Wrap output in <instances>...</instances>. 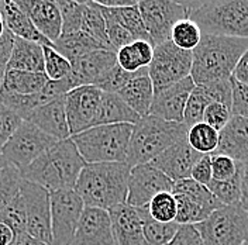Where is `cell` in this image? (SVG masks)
Instances as JSON below:
<instances>
[{"mask_svg": "<svg viewBox=\"0 0 248 245\" xmlns=\"http://www.w3.org/2000/svg\"><path fill=\"white\" fill-rule=\"evenodd\" d=\"M85 165L86 162L69 137L57 141L20 175L24 181L38 184L48 192L75 189L78 176Z\"/></svg>", "mask_w": 248, "mask_h": 245, "instance_id": "1", "label": "cell"}, {"mask_svg": "<svg viewBox=\"0 0 248 245\" xmlns=\"http://www.w3.org/2000/svg\"><path fill=\"white\" fill-rule=\"evenodd\" d=\"M248 49L247 38L202 34L199 46L192 51L190 77L195 85L230 79L240 57Z\"/></svg>", "mask_w": 248, "mask_h": 245, "instance_id": "2", "label": "cell"}, {"mask_svg": "<svg viewBox=\"0 0 248 245\" xmlns=\"http://www.w3.org/2000/svg\"><path fill=\"white\" fill-rule=\"evenodd\" d=\"M130 169L125 162L86 164L74 190L85 206L108 210L125 203Z\"/></svg>", "mask_w": 248, "mask_h": 245, "instance_id": "3", "label": "cell"}, {"mask_svg": "<svg viewBox=\"0 0 248 245\" xmlns=\"http://www.w3.org/2000/svg\"><path fill=\"white\" fill-rule=\"evenodd\" d=\"M187 130L184 122H167L151 114L141 117L133 124L125 164L133 168L151 162L170 145L186 138Z\"/></svg>", "mask_w": 248, "mask_h": 245, "instance_id": "4", "label": "cell"}, {"mask_svg": "<svg viewBox=\"0 0 248 245\" xmlns=\"http://www.w3.org/2000/svg\"><path fill=\"white\" fill-rule=\"evenodd\" d=\"M133 124L94 125L71 136L86 164L125 162Z\"/></svg>", "mask_w": 248, "mask_h": 245, "instance_id": "5", "label": "cell"}, {"mask_svg": "<svg viewBox=\"0 0 248 245\" xmlns=\"http://www.w3.org/2000/svg\"><path fill=\"white\" fill-rule=\"evenodd\" d=\"M189 17L204 34L248 40V0H213Z\"/></svg>", "mask_w": 248, "mask_h": 245, "instance_id": "6", "label": "cell"}, {"mask_svg": "<svg viewBox=\"0 0 248 245\" xmlns=\"http://www.w3.org/2000/svg\"><path fill=\"white\" fill-rule=\"evenodd\" d=\"M195 227L204 245H241L248 240V212L241 206H220Z\"/></svg>", "mask_w": 248, "mask_h": 245, "instance_id": "7", "label": "cell"}, {"mask_svg": "<svg viewBox=\"0 0 248 245\" xmlns=\"http://www.w3.org/2000/svg\"><path fill=\"white\" fill-rule=\"evenodd\" d=\"M58 139L46 134L30 122L23 120L0 151V165H10L18 172L32 164Z\"/></svg>", "mask_w": 248, "mask_h": 245, "instance_id": "8", "label": "cell"}, {"mask_svg": "<svg viewBox=\"0 0 248 245\" xmlns=\"http://www.w3.org/2000/svg\"><path fill=\"white\" fill-rule=\"evenodd\" d=\"M190 69L192 51L178 48L170 40L154 46L153 61L148 66V77L154 92L190 77Z\"/></svg>", "mask_w": 248, "mask_h": 245, "instance_id": "9", "label": "cell"}, {"mask_svg": "<svg viewBox=\"0 0 248 245\" xmlns=\"http://www.w3.org/2000/svg\"><path fill=\"white\" fill-rule=\"evenodd\" d=\"M52 245H71L85 207L74 189L49 192Z\"/></svg>", "mask_w": 248, "mask_h": 245, "instance_id": "10", "label": "cell"}, {"mask_svg": "<svg viewBox=\"0 0 248 245\" xmlns=\"http://www.w3.org/2000/svg\"><path fill=\"white\" fill-rule=\"evenodd\" d=\"M20 193L26 207V232L44 244L52 245L49 192L23 179L20 184Z\"/></svg>", "mask_w": 248, "mask_h": 245, "instance_id": "11", "label": "cell"}, {"mask_svg": "<svg viewBox=\"0 0 248 245\" xmlns=\"http://www.w3.org/2000/svg\"><path fill=\"white\" fill-rule=\"evenodd\" d=\"M137 6L154 46L168 41L173 24L189 17V12L185 7L173 0H141Z\"/></svg>", "mask_w": 248, "mask_h": 245, "instance_id": "12", "label": "cell"}, {"mask_svg": "<svg viewBox=\"0 0 248 245\" xmlns=\"http://www.w3.org/2000/svg\"><path fill=\"white\" fill-rule=\"evenodd\" d=\"M173 181L159 169L148 164L130 169L125 203L134 207H147L154 196L162 192H172Z\"/></svg>", "mask_w": 248, "mask_h": 245, "instance_id": "13", "label": "cell"}, {"mask_svg": "<svg viewBox=\"0 0 248 245\" xmlns=\"http://www.w3.org/2000/svg\"><path fill=\"white\" fill-rule=\"evenodd\" d=\"M103 92L92 85L78 86L65 94V111L71 136L94 125Z\"/></svg>", "mask_w": 248, "mask_h": 245, "instance_id": "14", "label": "cell"}, {"mask_svg": "<svg viewBox=\"0 0 248 245\" xmlns=\"http://www.w3.org/2000/svg\"><path fill=\"white\" fill-rule=\"evenodd\" d=\"M71 245H116L108 210L85 206Z\"/></svg>", "mask_w": 248, "mask_h": 245, "instance_id": "15", "label": "cell"}, {"mask_svg": "<svg viewBox=\"0 0 248 245\" xmlns=\"http://www.w3.org/2000/svg\"><path fill=\"white\" fill-rule=\"evenodd\" d=\"M195 88L192 77H187L158 92H154L150 114L167 122H182L189 94Z\"/></svg>", "mask_w": 248, "mask_h": 245, "instance_id": "16", "label": "cell"}, {"mask_svg": "<svg viewBox=\"0 0 248 245\" xmlns=\"http://www.w3.org/2000/svg\"><path fill=\"white\" fill-rule=\"evenodd\" d=\"M202 155L203 153L195 151L184 138L159 153L150 164L165 173L170 181L178 182L190 178L192 169Z\"/></svg>", "mask_w": 248, "mask_h": 245, "instance_id": "17", "label": "cell"}, {"mask_svg": "<svg viewBox=\"0 0 248 245\" xmlns=\"http://www.w3.org/2000/svg\"><path fill=\"white\" fill-rule=\"evenodd\" d=\"M108 212L116 245H147L142 234L144 207L122 203L108 209Z\"/></svg>", "mask_w": 248, "mask_h": 245, "instance_id": "18", "label": "cell"}, {"mask_svg": "<svg viewBox=\"0 0 248 245\" xmlns=\"http://www.w3.org/2000/svg\"><path fill=\"white\" fill-rule=\"evenodd\" d=\"M117 63L116 51L94 49L72 62L71 74L68 75L72 89L85 85H94L108 71Z\"/></svg>", "mask_w": 248, "mask_h": 245, "instance_id": "19", "label": "cell"}, {"mask_svg": "<svg viewBox=\"0 0 248 245\" xmlns=\"http://www.w3.org/2000/svg\"><path fill=\"white\" fill-rule=\"evenodd\" d=\"M34 24V27L52 44L62 32L61 12L57 0H13Z\"/></svg>", "mask_w": 248, "mask_h": 245, "instance_id": "20", "label": "cell"}, {"mask_svg": "<svg viewBox=\"0 0 248 245\" xmlns=\"http://www.w3.org/2000/svg\"><path fill=\"white\" fill-rule=\"evenodd\" d=\"M46 134L61 141L71 137L65 111V94L30 111L26 119Z\"/></svg>", "mask_w": 248, "mask_h": 245, "instance_id": "21", "label": "cell"}, {"mask_svg": "<svg viewBox=\"0 0 248 245\" xmlns=\"http://www.w3.org/2000/svg\"><path fill=\"white\" fill-rule=\"evenodd\" d=\"M213 153H221L237 162L248 159V119L232 116L230 122L218 133V145Z\"/></svg>", "mask_w": 248, "mask_h": 245, "instance_id": "22", "label": "cell"}, {"mask_svg": "<svg viewBox=\"0 0 248 245\" xmlns=\"http://www.w3.org/2000/svg\"><path fill=\"white\" fill-rule=\"evenodd\" d=\"M0 15L4 20L6 29L15 37L34 41L41 46H54V44L49 40H46L43 34H40V31L34 27L30 18L24 15V12L13 0H1L0 1Z\"/></svg>", "mask_w": 248, "mask_h": 245, "instance_id": "23", "label": "cell"}, {"mask_svg": "<svg viewBox=\"0 0 248 245\" xmlns=\"http://www.w3.org/2000/svg\"><path fill=\"white\" fill-rule=\"evenodd\" d=\"M116 94H119L124 103L133 111H136L140 117L148 116L154 99V86L148 77V68H144L137 77H133Z\"/></svg>", "mask_w": 248, "mask_h": 245, "instance_id": "24", "label": "cell"}, {"mask_svg": "<svg viewBox=\"0 0 248 245\" xmlns=\"http://www.w3.org/2000/svg\"><path fill=\"white\" fill-rule=\"evenodd\" d=\"M7 69L26 72H44V49L43 46L34 41L15 37L12 57Z\"/></svg>", "mask_w": 248, "mask_h": 245, "instance_id": "25", "label": "cell"}, {"mask_svg": "<svg viewBox=\"0 0 248 245\" xmlns=\"http://www.w3.org/2000/svg\"><path fill=\"white\" fill-rule=\"evenodd\" d=\"M140 119L141 117H140L139 114L128 107L119 94L103 92L94 125L136 124Z\"/></svg>", "mask_w": 248, "mask_h": 245, "instance_id": "26", "label": "cell"}, {"mask_svg": "<svg viewBox=\"0 0 248 245\" xmlns=\"http://www.w3.org/2000/svg\"><path fill=\"white\" fill-rule=\"evenodd\" d=\"M48 82V77L43 72H26V71H16L7 69L3 80L0 83L1 93H15V94H34L40 92Z\"/></svg>", "mask_w": 248, "mask_h": 245, "instance_id": "27", "label": "cell"}, {"mask_svg": "<svg viewBox=\"0 0 248 245\" xmlns=\"http://www.w3.org/2000/svg\"><path fill=\"white\" fill-rule=\"evenodd\" d=\"M154 46L145 40H134L133 43L116 51L117 63L127 72H137L148 68L153 61Z\"/></svg>", "mask_w": 248, "mask_h": 245, "instance_id": "28", "label": "cell"}, {"mask_svg": "<svg viewBox=\"0 0 248 245\" xmlns=\"http://www.w3.org/2000/svg\"><path fill=\"white\" fill-rule=\"evenodd\" d=\"M54 48L71 63L91 51L103 49L83 31H78V32H72V34H61L60 38L54 43Z\"/></svg>", "mask_w": 248, "mask_h": 245, "instance_id": "29", "label": "cell"}, {"mask_svg": "<svg viewBox=\"0 0 248 245\" xmlns=\"http://www.w3.org/2000/svg\"><path fill=\"white\" fill-rule=\"evenodd\" d=\"M176 199V218L175 221L178 224H192L196 226L206 220L212 212L218 209L217 206L209 204L206 201L186 196V195H173Z\"/></svg>", "mask_w": 248, "mask_h": 245, "instance_id": "30", "label": "cell"}, {"mask_svg": "<svg viewBox=\"0 0 248 245\" xmlns=\"http://www.w3.org/2000/svg\"><path fill=\"white\" fill-rule=\"evenodd\" d=\"M179 226L181 224H178L176 221H170V223L156 221L150 215L148 209L144 207L142 234H144V240L147 245H167L176 234Z\"/></svg>", "mask_w": 248, "mask_h": 245, "instance_id": "31", "label": "cell"}, {"mask_svg": "<svg viewBox=\"0 0 248 245\" xmlns=\"http://www.w3.org/2000/svg\"><path fill=\"white\" fill-rule=\"evenodd\" d=\"M209 190L221 206H241V162L237 173L227 181H215L207 184Z\"/></svg>", "mask_w": 248, "mask_h": 245, "instance_id": "32", "label": "cell"}, {"mask_svg": "<svg viewBox=\"0 0 248 245\" xmlns=\"http://www.w3.org/2000/svg\"><path fill=\"white\" fill-rule=\"evenodd\" d=\"M80 31H83L85 34H88L103 49L114 51L111 44H110V41H108V34H106L105 20H103L102 13H100V9H99L97 4H94L92 1L86 4Z\"/></svg>", "mask_w": 248, "mask_h": 245, "instance_id": "33", "label": "cell"}, {"mask_svg": "<svg viewBox=\"0 0 248 245\" xmlns=\"http://www.w3.org/2000/svg\"><path fill=\"white\" fill-rule=\"evenodd\" d=\"M202 34L203 32L198 23L193 21L190 17H185L173 24L170 40L181 49L193 51L201 43Z\"/></svg>", "mask_w": 248, "mask_h": 245, "instance_id": "34", "label": "cell"}, {"mask_svg": "<svg viewBox=\"0 0 248 245\" xmlns=\"http://www.w3.org/2000/svg\"><path fill=\"white\" fill-rule=\"evenodd\" d=\"M186 141L198 153H213L218 145V131L209 124L201 122L189 127Z\"/></svg>", "mask_w": 248, "mask_h": 245, "instance_id": "35", "label": "cell"}, {"mask_svg": "<svg viewBox=\"0 0 248 245\" xmlns=\"http://www.w3.org/2000/svg\"><path fill=\"white\" fill-rule=\"evenodd\" d=\"M110 12H111L113 17L117 20V23L123 27L124 30L128 31L134 40H145V41L151 43L137 4L127 6V7H114V9H110Z\"/></svg>", "mask_w": 248, "mask_h": 245, "instance_id": "36", "label": "cell"}, {"mask_svg": "<svg viewBox=\"0 0 248 245\" xmlns=\"http://www.w3.org/2000/svg\"><path fill=\"white\" fill-rule=\"evenodd\" d=\"M210 103H213V102L207 96V93L204 92V89L199 85H195L193 91L189 94V99L186 102L185 111H184V122H182L189 128L198 122H203L204 110Z\"/></svg>", "mask_w": 248, "mask_h": 245, "instance_id": "37", "label": "cell"}, {"mask_svg": "<svg viewBox=\"0 0 248 245\" xmlns=\"http://www.w3.org/2000/svg\"><path fill=\"white\" fill-rule=\"evenodd\" d=\"M150 215L161 223H170L176 218V199L172 192H162L153 198L147 206Z\"/></svg>", "mask_w": 248, "mask_h": 245, "instance_id": "38", "label": "cell"}, {"mask_svg": "<svg viewBox=\"0 0 248 245\" xmlns=\"http://www.w3.org/2000/svg\"><path fill=\"white\" fill-rule=\"evenodd\" d=\"M23 178L20 172L10 165H0V215L10 200L20 192Z\"/></svg>", "mask_w": 248, "mask_h": 245, "instance_id": "39", "label": "cell"}, {"mask_svg": "<svg viewBox=\"0 0 248 245\" xmlns=\"http://www.w3.org/2000/svg\"><path fill=\"white\" fill-rule=\"evenodd\" d=\"M62 18L61 34H72L80 31L86 4H80L74 0H57Z\"/></svg>", "mask_w": 248, "mask_h": 245, "instance_id": "40", "label": "cell"}, {"mask_svg": "<svg viewBox=\"0 0 248 245\" xmlns=\"http://www.w3.org/2000/svg\"><path fill=\"white\" fill-rule=\"evenodd\" d=\"M44 49V74L48 80H61L71 74L72 65L54 46H43Z\"/></svg>", "mask_w": 248, "mask_h": 245, "instance_id": "41", "label": "cell"}, {"mask_svg": "<svg viewBox=\"0 0 248 245\" xmlns=\"http://www.w3.org/2000/svg\"><path fill=\"white\" fill-rule=\"evenodd\" d=\"M141 71L142 69H140L137 72H127L122 66H119V63H116L93 86L99 88L105 93H119L133 77H137Z\"/></svg>", "mask_w": 248, "mask_h": 245, "instance_id": "42", "label": "cell"}, {"mask_svg": "<svg viewBox=\"0 0 248 245\" xmlns=\"http://www.w3.org/2000/svg\"><path fill=\"white\" fill-rule=\"evenodd\" d=\"M0 221L7 224L16 234L26 231V207L20 192L6 206V209L0 215Z\"/></svg>", "mask_w": 248, "mask_h": 245, "instance_id": "43", "label": "cell"}, {"mask_svg": "<svg viewBox=\"0 0 248 245\" xmlns=\"http://www.w3.org/2000/svg\"><path fill=\"white\" fill-rule=\"evenodd\" d=\"M207 93V96L212 99L213 103H221L226 107L232 110V77L224 80L210 82L206 85H199Z\"/></svg>", "mask_w": 248, "mask_h": 245, "instance_id": "44", "label": "cell"}, {"mask_svg": "<svg viewBox=\"0 0 248 245\" xmlns=\"http://www.w3.org/2000/svg\"><path fill=\"white\" fill-rule=\"evenodd\" d=\"M21 122L23 120L17 113L0 103V151L9 141V138L15 134Z\"/></svg>", "mask_w": 248, "mask_h": 245, "instance_id": "45", "label": "cell"}, {"mask_svg": "<svg viewBox=\"0 0 248 245\" xmlns=\"http://www.w3.org/2000/svg\"><path fill=\"white\" fill-rule=\"evenodd\" d=\"M238 162L221 153H212V175L215 181H227L237 173Z\"/></svg>", "mask_w": 248, "mask_h": 245, "instance_id": "46", "label": "cell"}, {"mask_svg": "<svg viewBox=\"0 0 248 245\" xmlns=\"http://www.w3.org/2000/svg\"><path fill=\"white\" fill-rule=\"evenodd\" d=\"M232 110L226 107L221 103H210L203 114V122L209 124L210 127H213L218 133L226 127V124L230 122L232 119Z\"/></svg>", "mask_w": 248, "mask_h": 245, "instance_id": "47", "label": "cell"}, {"mask_svg": "<svg viewBox=\"0 0 248 245\" xmlns=\"http://www.w3.org/2000/svg\"><path fill=\"white\" fill-rule=\"evenodd\" d=\"M232 114L248 119V85H243L232 77Z\"/></svg>", "mask_w": 248, "mask_h": 245, "instance_id": "48", "label": "cell"}, {"mask_svg": "<svg viewBox=\"0 0 248 245\" xmlns=\"http://www.w3.org/2000/svg\"><path fill=\"white\" fill-rule=\"evenodd\" d=\"M167 245H204V243L195 226L182 224Z\"/></svg>", "mask_w": 248, "mask_h": 245, "instance_id": "49", "label": "cell"}, {"mask_svg": "<svg viewBox=\"0 0 248 245\" xmlns=\"http://www.w3.org/2000/svg\"><path fill=\"white\" fill-rule=\"evenodd\" d=\"M190 178L193 181H196L198 184H207L212 182L213 175H212V153H203L201 159L195 164V167L192 169Z\"/></svg>", "mask_w": 248, "mask_h": 245, "instance_id": "50", "label": "cell"}, {"mask_svg": "<svg viewBox=\"0 0 248 245\" xmlns=\"http://www.w3.org/2000/svg\"><path fill=\"white\" fill-rule=\"evenodd\" d=\"M13 43H15V35L6 29L3 35L0 37V83L7 71V65H9L10 57H12Z\"/></svg>", "mask_w": 248, "mask_h": 245, "instance_id": "51", "label": "cell"}, {"mask_svg": "<svg viewBox=\"0 0 248 245\" xmlns=\"http://www.w3.org/2000/svg\"><path fill=\"white\" fill-rule=\"evenodd\" d=\"M232 77L243 85H248V49L240 57V60L232 71Z\"/></svg>", "mask_w": 248, "mask_h": 245, "instance_id": "52", "label": "cell"}, {"mask_svg": "<svg viewBox=\"0 0 248 245\" xmlns=\"http://www.w3.org/2000/svg\"><path fill=\"white\" fill-rule=\"evenodd\" d=\"M241 207L248 212V159L241 162Z\"/></svg>", "mask_w": 248, "mask_h": 245, "instance_id": "53", "label": "cell"}, {"mask_svg": "<svg viewBox=\"0 0 248 245\" xmlns=\"http://www.w3.org/2000/svg\"><path fill=\"white\" fill-rule=\"evenodd\" d=\"M92 3L102 6V7H127V6H136L137 0H92Z\"/></svg>", "mask_w": 248, "mask_h": 245, "instance_id": "54", "label": "cell"}, {"mask_svg": "<svg viewBox=\"0 0 248 245\" xmlns=\"http://www.w3.org/2000/svg\"><path fill=\"white\" fill-rule=\"evenodd\" d=\"M173 1L178 3V4H181V6H184L186 10L189 12V15H190L193 12L202 9L203 6L212 3L213 0H173Z\"/></svg>", "mask_w": 248, "mask_h": 245, "instance_id": "55", "label": "cell"}, {"mask_svg": "<svg viewBox=\"0 0 248 245\" xmlns=\"http://www.w3.org/2000/svg\"><path fill=\"white\" fill-rule=\"evenodd\" d=\"M10 245H46L35 238H32L31 235H29L26 231L24 232H17L13 240V243Z\"/></svg>", "mask_w": 248, "mask_h": 245, "instance_id": "56", "label": "cell"}, {"mask_svg": "<svg viewBox=\"0 0 248 245\" xmlns=\"http://www.w3.org/2000/svg\"><path fill=\"white\" fill-rule=\"evenodd\" d=\"M16 232L7 224L0 221V245H10L15 240Z\"/></svg>", "mask_w": 248, "mask_h": 245, "instance_id": "57", "label": "cell"}, {"mask_svg": "<svg viewBox=\"0 0 248 245\" xmlns=\"http://www.w3.org/2000/svg\"><path fill=\"white\" fill-rule=\"evenodd\" d=\"M6 31V24H4V20H3V17L0 15V37L3 35V32Z\"/></svg>", "mask_w": 248, "mask_h": 245, "instance_id": "58", "label": "cell"}, {"mask_svg": "<svg viewBox=\"0 0 248 245\" xmlns=\"http://www.w3.org/2000/svg\"><path fill=\"white\" fill-rule=\"evenodd\" d=\"M74 1H77V3H80V4H88V3H91L92 0H74Z\"/></svg>", "mask_w": 248, "mask_h": 245, "instance_id": "59", "label": "cell"}, {"mask_svg": "<svg viewBox=\"0 0 248 245\" xmlns=\"http://www.w3.org/2000/svg\"><path fill=\"white\" fill-rule=\"evenodd\" d=\"M241 245H248V240H247V241H244V243H243Z\"/></svg>", "mask_w": 248, "mask_h": 245, "instance_id": "60", "label": "cell"}, {"mask_svg": "<svg viewBox=\"0 0 248 245\" xmlns=\"http://www.w3.org/2000/svg\"><path fill=\"white\" fill-rule=\"evenodd\" d=\"M139 1H141V0H137V3H139Z\"/></svg>", "mask_w": 248, "mask_h": 245, "instance_id": "61", "label": "cell"}, {"mask_svg": "<svg viewBox=\"0 0 248 245\" xmlns=\"http://www.w3.org/2000/svg\"><path fill=\"white\" fill-rule=\"evenodd\" d=\"M0 1H1V0H0Z\"/></svg>", "mask_w": 248, "mask_h": 245, "instance_id": "62", "label": "cell"}]
</instances>
